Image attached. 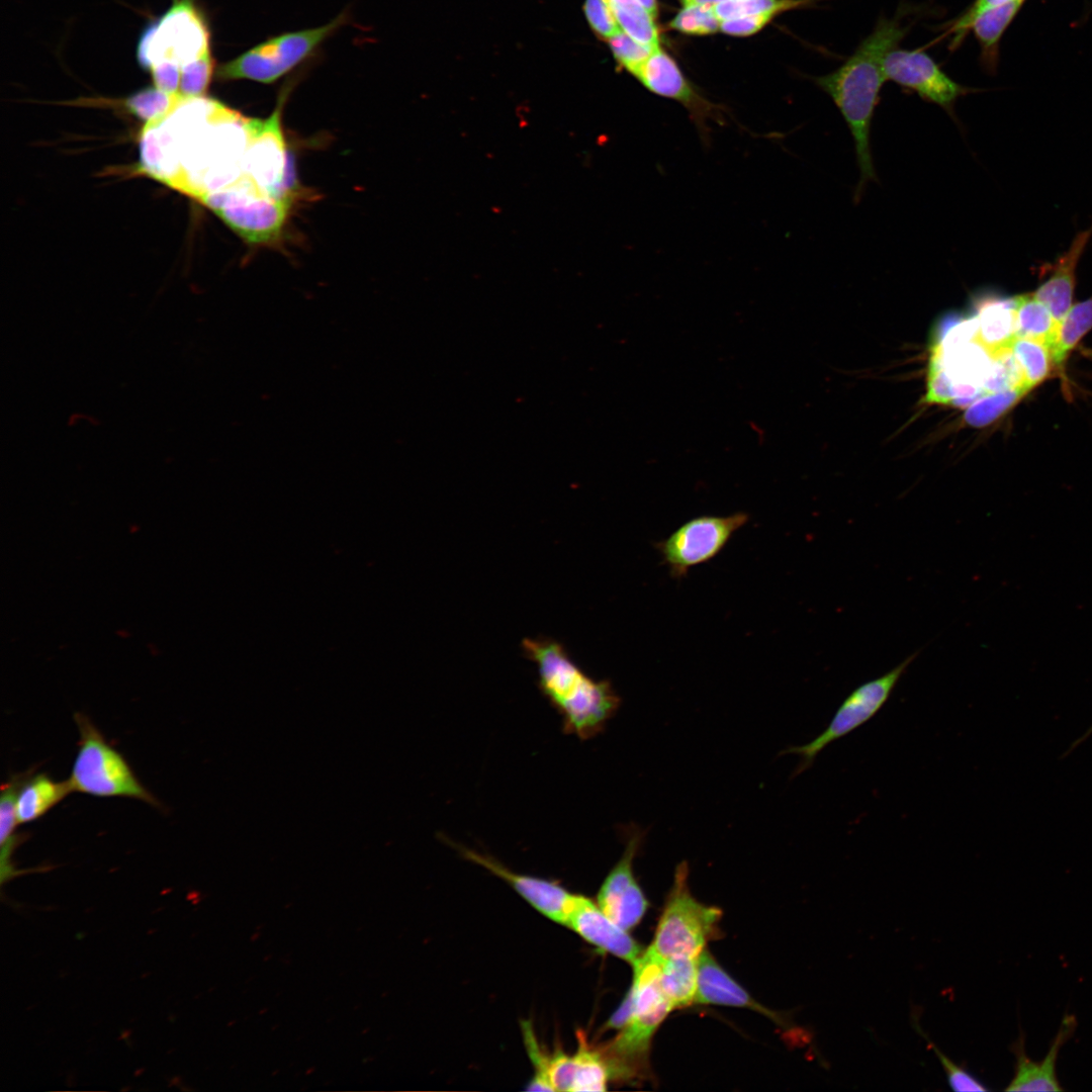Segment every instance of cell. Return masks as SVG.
Here are the masks:
<instances>
[{
    "instance_id": "6da1fadb",
    "label": "cell",
    "mask_w": 1092,
    "mask_h": 1092,
    "mask_svg": "<svg viewBox=\"0 0 1092 1092\" xmlns=\"http://www.w3.org/2000/svg\"><path fill=\"white\" fill-rule=\"evenodd\" d=\"M169 111L148 122L141 141L143 171L200 201L245 175L246 154L257 118L204 95L178 97Z\"/></svg>"
},
{
    "instance_id": "7a4b0ae2",
    "label": "cell",
    "mask_w": 1092,
    "mask_h": 1092,
    "mask_svg": "<svg viewBox=\"0 0 1092 1092\" xmlns=\"http://www.w3.org/2000/svg\"><path fill=\"white\" fill-rule=\"evenodd\" d=\"M909 30L900 16H881L873 31L834 71L816 77L817 86L827 93L842 114L854 141L859 181L854 192L858 202L869 181H877L871 151V124L880 93L887 81L884 59L896 49Z\"/></svg>"
},
{
    "instance_id": "3957f363",
    "label": "cell",
    "mask_w": 1092,
    "mask_h": 1092,
    "mask_svg": "<svg viewBox=\"0 0 1092 1092\" xmlns=\"http://www.w3.org/2000/svg\"><path fill=\"white\" fill-rule=\"evenodd\" d=\"M522 649L535 663L538 688L560 715L564 733L580 740L600 734L621 705L611 682L587 675L554 639L525 638Z\"/></svg>"
},
{
    "instance_id": "277c9868",
    "label": "cell",
    "mask_w": 1092,
    "mask_h": 1092,
    "mask_svg": "<svg viewBox=\"0 0 1092 1092\" xmlns=\"http://www.w3.org/2000/svg\"><path fill=\"white\" fill-rule=\"evenodd\" d=\"M79 748L68 782L72 792L95 797H127L161 808L160 801L138 780L130 765L82 713H75Z\"/></svg>"
},
{
    "instance_id": "5b68a950",
    "label": "cell",
    "mask_w": 1092,
    "mask_h": 1092,
    "mask_svg": "<svg viewBox=\"0 0 1092 1092\" xmlns=\"http://www.w3.org/2000/svg\"><path fill=\"white\" fill-rule=\"evenodd\" d=\"M138 62L150 71L170 66L181 72L210 60V32L195 0H173L170 9L150 24L140 37Z\"/></svg>"
},
{
    "instance_id": "8992f818",
    "label": "cell",
    "mask_w": 1092,
    "mask_h": 1092,
    "mask_svg": "<svg viewBox=\"0 0 1092 1092\" xmlns=\"http://www.w3.org/2000/svg\"><path fill=\"white\" fill-rule=\"evenodd\" d=\"M199 202L247 243L269 245L281 238L292 198L275 195L244 175Z\"/></svg>"
},
{
    "instance_id": "52a82bcc",
    "label": "cell",
    "mask_w": 1092,
    "mask_h": 1092,
    "mask_svg": "<svg viewBox=\"0 0 1092 1092\" xmlns=\"http://www.w3.org/2000/svg\"><path fill=\"white\" fill-rule=\"evenodd\" d=\"M688 877L689 866L682 861L676 867L653 941L647 948L662 961L673 957L698 958L721 918L720 909L693 897Z\"/></svg>"
},
{
    "instance_id": "ba28073f",
    "label": "cell",
    "mask_w": 1092,
    "mask_h": 1092,
    "mask_svg": "<svg viewBox=\"0 0 1092 1092\" xmlns=\"http://www.w3.org/2000/svg\"><path fill=\"white\" fill-rule=\"evenodd\" d=\"M345 22L346 15L341 14L325 25L274 36L221 64L215 77L220 81L273 83L306 59Z\"/></svg>"
},
{
    "instance_id": "9c48e42d",
    "label": "cell",
    "mask_w": 1092,
    "mask_h": 1092,
    "mask_svg": "<svg viewBox=\"0 0 1092 1092\" xmlns=\"http://www.w3.org/2000/svg\"><path fill=\"white\" fill-rule=\"evenodd\" d=\"M918 652L911 654L883 675L856 687L840 704L827 727L810 742L790 746L784 753L800 756L794 777L811 767L817 755L832 742L848 735L884 707Z\"/></svg>"
},
{
    "instance_id": "30bf717a",
    "label": "cell",
    "mask_w": 1092,
    "mask_h": 1092,
    "mask_svg": "<svg viewBox=\"0 0 1092 1092\" xmlns=\"http://www.w3.org/2000/svg\"><path fill=\"white\" fill-rule=\"evenodd\" d=\"M749 521L743 512L729 516H701L694 518L655 544L670 575L680 579L690 568L705 563L718 555L732 535Z\"/></svg>"
},
{
    "instance_id": "8fae6325",
    "label": "cell",
    "mask_w": 1092,
    "mask_h": 1092,
    "mask_svg": "<svg viewBox=\"0 0 1092 1092\" xmlns=\"http://www.w3.org/2000/svg\"><path fill=\"white\" fill-rule=\"evenodd\" d=\"M887 80L915 92L921 99L940 106L958 123L954 107L972 89L947 74L925 52L893 49L884 59Z\"/></svg>"
},
{
    "instance_id": "7c38bea8",
    "label": "cell",
    "mask_w": 1092,
    "mask_h": 1092,
    "mask_svg": "<svg viewBox=\"0 0 1092 1092\" xmlns=\"http://www.w3.org/2000/svg\"><path fill=\"white\" fill-rule=\"evenodd\" d=\"M289 88L266 118H257L246 154L245 174L269 192L292 198L291 168L281 126V112Z\"/></svg>"
},
{
    "instance_id": "4fadbf2b",
    "label": "cell",
    "mask_w": 1092,
    "mask_h": 1092,
    "mask_svg": "<svg viewBox=\"0 0 1092 1092\" xmlns=\"http://www.w3.org/2000/svg\"><path fill=\"white\" fill-rule=\"evenodd\" d=\"M625 833L623 854L604 880L597 903L607 916L629 931L641 921L648 902L633 871V861L644 841L645 831L630 826Z\"/></svg>"
},
{
    "instance_id": "5bb4252c",
    "label": "cell",
    "mask_w": 1092,
    "mask_h": 1092,
    "mask_svg": "<svg viewBox=\"0 0 1092 1092\" xmlns=\"http://www.w3.org/2000/svg\"><path fill=\"white\" fill-rule=\"evenodd\" d=\"M632 75L652 93L682 104L703 142L710 141L708 122L709 119L719 120V108L698 93L673 59L660 47L655 48Z\"/></svg>"
},
{
    "instance_id": "9a60e30c",
    "label": "cell",
    "mask_w": 1092,
    "mask_h": 1092,
    "mask_svg": "<svg viewBox=\"0 0 1092 1092\" xmlns=\"http://www.w3.org/2000/svg\"><path fill=\"white\" fill-rule=\"evenodd\" d=\"M460 854L498 877L515 890L539 913L553 922L565 925L578 894H573L559 883L524 875L508 869L490 855L465 847L444 838Z\"/></svg>"
},
{
    "instance_id": "2e32d148",
    "label": "cell",
    "mask_w": 1092,
    "mask_h": 1092,
    "mask_svg": "<svg viewBox=\"0 0 1092 1092\" xmlns=\"http://www.w3.org/2000/svg\"><path fill=\"white\" fill-rule=\"evenodd\" d=\"M565 926L599 949L633 965L644 952L638 942L589 898L577 895Z\"/></svg>"
},
{
    "instance_id": "e0dca14e",
    "label": "cell",
    "mask_w": 1092,
    "mask_h": 1092,
    "mask_svg": "<svg viewBox=\"0 0 1092 1092\" xmlns=\"http://www.w3.org/2000/svg\"><path fill=\"white\" fill-rule=\"evenodd\" d=\"M1077 1028V1019L1072 1014H1065L1052 1044L1040 1062L1031 1060L1025 1051V1034L1019 1029V1036L1010 1045L1015 1056L1014 1076L1006 1091H1062L1057 1076V1060L1062 1046L1073 1036Z\"/></svg>"
},
{
    "instance_id": "ac0fdd59",
    "label": "cell",
    "mask_w": 1092,
    "mask_h": 1092,
    "mask_svg": "<svg viewBox=\"0 0 1092 1092\" xmlns=\"http://www.w3.org/2000/svg\"><path fill=\"white\" fill-rule=\"evenodd\" d=\"M1091 238L1092 224L1079 232L1069 249L1048 267L1050 276L1033 293L1048 307L1057 324L1072 306L1077 266Z\"/></svg>"
},
{
    "instance_id": "d6986e66",
    "label": "cell",
    "mask_w": 1092,
    "mask_h": 1092,
    "mask_svg": "<svg viewBox=\"0 0 1092 1092\" xmlns=\"http://www.w3.org/2000/svg\"><path fill=\"white\" fill-rule=\"evenodd\" d=\"M696 1002L733 1007H746L756 1010L771 1018L776 1015L756 1002L732 979L716 962L713 956L703 950L698 957V988Z\"/></svg>"
},
{
    "instance_id": "ffe728a7",
    "label": "cell",
    "mask_w": 1092,
    "mask_h": 1092,
    "mask_svg": "<svg viewBox=\"0 0 1092 1092\" xmlns=\"http://www.w3.org/2000/svg\"><path fill=\"white\" fill-rule=\"evenodd\" d=\"M975 318L977 332L974 338L989 351L994 359L1011 350V345L1016 338L1012 297L986 301L979 307Z\"/></svg>"
},
{
    "instance_id": "44dd1931",
    "label": "cell",
    "mask_w": 1092,
    "mask_h": 1092,
    "mask_svg": "<svg viewBox=\"0 0 1092 1092\" xmlns=\"http://www.w3.org/2000/svg\"><path fill=\"white\" fill-rule=\"evenodd\" d=\"M72 793L67 781L57 782L47 774L26 776L18 789L15 813L19 824L34 821Z\"/></svg>"
},
{
    "instance_id": "7402d4cb",
    "label": "cell",
    "mask_w": 1092,
    "mask_h": 1092,
    "mask_svg": "<svg viewBox=\"0 0 1092 1092\" xmlns=\"http://www.w3.org/2000/svg\"><path fill=\"white\" fill-rule=\"evenodd\" d=\"M1025 0H1012L981 12L971 23L970 30L977 38L982 64L994 71L998 60L1001 37L1013 21Z\"/></svg>"
},
{
    "instance_id": "603a6c76",
    "label": "cell",
    "mask_w": 1092,
    "mask_h": 1092,
    "mask_svg": "<svg viewBox=\"0 0 1092 1092\" xmlns=\"http://www.w3.org/2000/svg\"><path fill=\"white\" fill-rule=\"evenodd\" d=\"M27 774L12 777L1 788L0 799V847H1V883H5L18 876L23 871H17L11 861L12 854L19 843L25 839L23 834L16 831L19 824L15 813V800L19 787Z\"/></svg>"
},
{
    "instance_id": "cb8c5ba5",
    "label": "cell",
    "mask_w": 1092,
    "mask_h": 1092,
    "mask_svg": "<svg viewBox=\"0 0 1092 1092\" xmlns=\"http://www.w3.org/2000/svg\"><path fill=\"white\" fill-rule=\"evenodd\" d=\"M661 988L673 1009L696 1002L698 958L673 957L661 962Z\"/></svg>"
},
{
    "instance_id": "d4e9b609",
    "label": "cell",
    "mask_w": 1092,
    "mask_h": 1092,
    "mask_svg": "<svg viewBox=\"0 0 1092 1092\" xmlns=\"http://www.w3.org/2000/svg\"><path fill=\"white\" fill-rule=\"evenodd\" d=\"M1092 329V296L1071 306L1058 324L1050 346L1054 369L1060 371L1080 340Z\"/></svg>"
},
{
    "instance_id": "484cf974",
    "label": "cell",
    "mask_w": 1092,
    "mask_h": 1092,
    "mask_svg": "<svg viewBox=\"0 0 1092 1092\" xmlns=\"http://www.w3.org/2000/svg\"><path fill=\"white\" fill-rule=\"evenodd\" d=\"M1012 298L1016 337L1037 340L1050 348L1055 339L1058 324L1048 307L1033 293L1016 295Z\"/></svg>"
},
{
    "instance_id": "4316f807",
    "label": "cell",
    "mask_w": 1092,
    "mask_h": 1092,
    "mask_svg": "<svg viewBox=\"0 0 1092 1092\" xmlns=\"http://www.w3.org/2000/svg\"><path fill=\"white\" fill-rule=\"evenodd\" d=\"M1011 352L1022 372V385L1028 391L1052 375L1054 365L1050 348L1030 338L1016 337Z\"/></svg>"
},
{
    "instance_id": "83f0119b",
    "label": "cell",
    "mask_w": 1092,
    "mask_h": 1092,
    "mask_svg": "<svg viewBox=\"0 0 1092 1092\" xmlns=\"http://www.w3.org/2000/svg\"><path fill=\"white\" fill-rule=\"evenodd\" d=\"M575 1069L571 1092L606 1091L612 1070L607 1057L587 1046L580 1037L579 1048L574 1054Z\"/></svg>"
},
{
    "instance_id": "f1b7e54d",
    "label": "cell",
    "mask_w": 1092,
    "mask_h": 1092,
    "mask_svg": "<svg viewBox=\"0 0 1092 1092\" xmlns=\"http://www.w3.org/2000/svg\"><path fill=\"white\" fill-rule=\"evenodd\" d=\"M1027 392L1025 388L1017 387L987 393L967 407L964 420L975 428L990 425L1014 406Z\"/></svg>"
},
{
    "instance_id": "f546056e",
    "label": "cell",
    "mask_w": 1092,
    "mask_h": 1092,
    "mask_svg": "<svg viewBox=\"0 0 1092 1092\" xmlns=\"http://www.w3.org/2000/svg\"><path fill=\"white\" fill-rule=\"evenodd\" d=\"M816 0H723L714 6L720 21L752 14L775 13L807 7Z\"/></svg>"
},
{
    "instance_id": "4dcf8cb0",
    "label": "cell",
    "mask_w": 1092,
    "mask_h": 1092,
    "mask_svg": "<svg viewBox=\"0 0 1092 1092\" xmlns=\"http://www.w3.org/2000/svg\"><path fill=\"white\" fill-rule=\"evenodd\" d=\"M178 97L157 87H150L125 98L122 106L128 113L148 123L167 113Z\"/></svg>"
},
{
    "instance_id": "1f68e13d",
    "label": "cell",
    "mask_w": 1092,
    "mask_h": 1092,
    "mask_svg": "<svg viewBox=\"0 0 1092 1092\" xmlns=\"http://www.w3.org/2000/svg\"><path fill=\"white\" fill-rule=\"evenodd\" d=\"M669 27L686 34L704 35L720 29V20L713 6L690 5L684 6Z\"/></svg>"
},
{
    "instance_id": "d6a6232c",
    "label": "cell",
    "mask_w": 1092,
    "mask_h": 1092,
    "mask_svg": "<svg viewBox=\"0 0 1092 1092\" xmlns=\"http://www.w3.org/2000/svg\"><path fill=\"white\" fill-rule=\"evenodd\" d=\"M912 1018L914 1019L913 1026L915 1027V1029L918 1031L919 1034L923 1036V1038H925L929 1046L932 1048L934 1054L938 1057L943 1067V1070L945 1071L947 1083L953 1091L963 1092L989 1090L985 1083L982 1082L979 1078H977L973 1073L968 1071L963 1066L956 1064L948 1057L942 1054V1052L927 1037V1034H925L924 1031L921 1029L916 1018Z\"/></svg>"
},
{
    "instance_id": "836d02e7",
    "label": "cell",
    "mask_w": 1092,
    "mask_h": 1092,
    "mask_svg": "<svg viewBox=\"0 0 1092 1092\" xmlns=\"http://www.w3.org/2000/svg\"><path fill=\"white\" fill-rule=\"evenodd\" d=\"M607 40L616 60L630 74H632L655 49L637 42L622 29Z\"/></svg>"
},
{
    "instance_id": "e575fe53",
    "label": "cell",
    "mask_w": 1092,
    "mask_h": 1092,
    "mask_svg": "<svg viewBox=\"0 0 1092 1092\" xmlns=\"http://www.w3.org/2000/svg\"><path fill=\"white\" fill-rule=\"evenodd\" d=\"M583 10L592 29L600 37L608 39L621 29L605 0H585Z\"/></svg>"
},
{
    "instance_id": "d590c367",
    "label": "cell",
    "mask_w": 1092,
    "mask_h": 1092,
    "mask_svg": "<svg viewBox=\"0 0 1092 1092\" xmlns=\"http://www.w3.org/2000/svg\"><path fill=\"white\" fill-rule=\"evenodd\" d=\"M1012 0H975L971 6L966 9L962 15L954 19L948 28V32L952 35L950 41V48L956 49L962 43L967 33L970 31V25L972 21L983 11L1007 3Z\"/></svg>"
},
{
    "instance_id": "8d00e7d4",
    "label": "cell",
    "mask_w": 1092,
    "mask_h": 1092,
    "mask_svg": "<svg viewBox=\"0 0 1092 1092\" xmlns=\"http://www.w3.org/2000/svg\"><path fill=\"white\" fill-rule=\"evenodd\" d=\"M776 15L766 12L760 14L744 15L720 21V30L726 34L747 36L759 31Z\"/></svg>"
},
{
    "instance_id": "74e56055",
    "label": "cell",
    "mask_w": 1092,
    "mask_h": 1092,
    "mask_svg": "<svg viewBox=\"0 0 1092 1092\" xmlns=\"http://www.w3.org/2000/svg\"><path fill=\"white\" fill-rule=\"evenodd\" d=\"M653 17L657 14L656 0H637Z\"/></svg>"
},
{
    "instance_id": "f35d334b",
    "label": "cell",
    "mask_w": 1092,
    "mask_h": 1092,
    "mask_svg": "<svg viewBox=\"0 0 1092 1092\" xmlns=\"http://www.w3.org/2000/svg\"><path fill=\"white\" fill-rule=\"evenodd\" d=\"M722 1L723 0H682V4H684V6L706 5V6H713L714 7L716 4H718V3L722 2Z\"/></svg>"
},
{
    "instance_id": "ab89813d",
    "label": "cell",
    "mask_w": 1092,
    "mask_h": 1092,
    "mask_svg": "<svg viewBox=\"0 0 1092 1092\" xmlns=\"http://www.w3.org/2000/svg\"><path fill=\"white\" fill-rule=\"evenodd\" d=\"M1090 734H1092V725H1091V726H1090V727L1088 728V730H1087V731H1086V732H1085V733H1084V734H1083V735H1082V736H1081V737H1080V738H1079V739H1078L1077 741H1075V742L1073 743V745H1072V747H1071V748L1069 749V751H1071V750H1072L1073 748H1075L1076 746H1078V745H1079V744H1080V743H1081L1082 741H1084V740H1085V739H1086V738H1087V737H1088V736H1089Z\"/></svg>"
}]
</instances>
